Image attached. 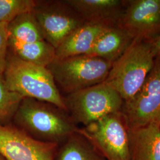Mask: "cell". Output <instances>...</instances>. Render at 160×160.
Returning a JSON list of instances; mask_svg holds the SVG:
<instances>
[{"instance_id": "1", "label": "cell", "mask_w": 160, "mask_h": 160, "mask_svg": "<svg viewBox=\"0 0 160 160\" xmlns=\"http://www.w3.org/2000/svg\"><path fill=\"white\" fill-rule=\"evenodd\" d=\"M13 119L17 127L46 142L59 145L81 131L68 112L51 103L32 98H23Z\"/></svg>"}, {"instance_id": "2", "label": "cell", "mask_w": 160, "mask_h": 160, "mask_svg": "<svg viewBox=\"0 0 160 160\" xmlns=\"http://www.w3.org/2000/svg\"><path fill=\"white\" fill-rule=\"evenodd\" d=\"M3 76L12 92L51 103L67 112L65 98L48 68L24 61L8 50Z\"/></svg>"}, {"instance_id": "3", "label": "cell", "mask_w": 160, "mask_h": 160, "mask_svg": "<svg viewBox=\"0 0 160 160\" xmlns=\"http://www.w3.org/2000/svg\"><path fill=\"white\" fill-rule=\"evenodd\" d=\"M156 55L147 40L135 39L126 51L113 63L104 81L120 94L123 103L139 92L154 65Z\"/></svg>"}, {"instance_id": "4", "label": "cell", "mask_w": 160, "mask_h": 160, "mask_svg": "<svg viewBox=\"0 0 160 160\" xmlns=\"http://www.w3.org/2000/svg\"><path fill=\"white\" fill-rule=\"evenodd\" d=\"M113 63L82 55L56 58L47 67L56 84L68 94L101 83L108 78Z\"/></svg>"}, {"instance_id": "5", "label": "cell", "mask_w": 160, "mask_h": 160, "mask_svg": "<svg viewBox=\"0 0 160 160\" xmlns=\"http://www.w3.org/2000/svg\"><path fill=\"white\" fill-rule=\"evenodd\" d=\"M67 112L76 124L88 126L103 117L122 110L123 100L106 81L68 94Z\"/></svg>"}, {"instance_id": "6", "label": "cell", "mask_w": 160, "mask_h": 160, "mask_svg": "<svg viewBox=\"0 0 160 160\" xmlns=\"http://www.w3.org/2000/svg\"><path fill=\"white\" fill-rule=\"evenodd\" d=\"M107 160H131L129 128L122 111L108 114L81 129Z\"/></svg>"}, {"instance_id": "7", "label": "cell", "mask_w": 160, "mask_h": 160, "mask_svg": "<svg viewBox=\"0 0 160 160\" xmlns=\"http://www.w3.org/2000/svg\"><path fill=\"white\" fill-rule=\"evenodd\" d=\"M32 12L44 39L55 49L86 23L65 1H37Z\"/></svg>"}, {"instance_id": "8", "label": "cell", "mask_w": 160, "mask_h": 160, "mask_svg": "<svg viewBox=\"0 0 160 160\" xmlns=\"http://www.w3.org/2000/svg\"><path fill=\"white\" fill-rule=\"evenodd\" d=\"M130 129L160 122V57L135 96L122 109Z\"/></svg>"}, {"instance_id": "9", "label": "cell", "mask_w": 160, "mask_h": 160, "mask_svg": "<svg viewBox=\"0 0 160 160\" xmlns=\"http://www.w3.org/2000/svg\"><path fill=\"white\" fill-rule=\"evenodd\" d=\"M58 147L38 140L17 126L0 124V155L5 160H56Z\"/></svg>"}, {"instance_id": "10", "label": "cell", "mask_w": 160, "mask_h": 160, "mask_svg": "<svg viewBox=\"0 0 160 160\" xmlns=\"http://www.w3.org/2000/svg\"><path fill=\"white\" fill-rule=\"evenodd\" d=\"M135 39L149 40L160 35V0L128 1L117 24Z\"/></svg>"}, {"instance_id": "11", "label": "cell", "mask_w": 160, "mask_h": 160, "mask_svg": "<svg viewBox=\"0 0 160 160\" xmlns=\"http://www.w3.org/2000/svg\"><path fill=\"white\" fill-rule=\"evenodd\" d=\"M86 23L117 26L124 10L126 1L65 0Z\"/></svg>"}, {"instance_id": "12", "label": "cell", "mask_w": 160, "mask_h": 160, "mask_svg": "<svg viewBox=\"0 0 160 160\" xmlns=\"http://www.w3.org/2000/svg\"><path fill=\"white\" fill-rule=\"evenodd\" d=\"M135 39L118 26H108L98 36L88 55L113 63L123 55Z\"/></svg>"}, {"instance_id": "13", "label": "cell", "mask_w": 160, "mask_h": 160, "mask_svg": "<svg viewBox=\"0 0 160 160\" xmlns=\"http://www.w3.org/2000/svg\"><path fill=\"white\" fill-rule=\"evenodd\" d=\"M131 160H160V122L129 129Z\"/></svg>"}, {"instance_id": "14", "label": "cell", "mask_w": 160, "mask_h": 160, "mask_svg": "<svg viewBox=\"0 0 160 160\" xmlns=\"http://www.w3.org/2000/svg\"><path fill=\"white\" fill-rule=\"evenodd\" d=\"M108 26L99 23L83 24L56 49V58L87 55L92 49L98 36Z\"/></svg>"}, {"instance_id": "15", "label": "cell", "mask_w": 160, "mask_h": 160, "mask_svg": "<svg viewBox=\"0 0 160 160\" xmlns=\"http://www.w3.org/2000/svg\"><path fill=\"white\" fill-rule=\"evenodd\" d=\"M56 160H107L82 133L71 135L58 147Z\"/></svg>"}, {"instance_id": "16", "label": "cell", "mask_w": 160, "mask_h": 160, "mask_svg": "<svg viewBox=\"0 0 160 160\" xmlns=\"http://www.w3.org/2000/svg\"><path fill=\"white\" fill-rule=\"evenodd\" d=\"M8 50L23 61L48 67L56 58V49L46 40L22 43L8 40Z\"/></svg>"}, {"instance_id": "17", "label": "cell", "mask_w": 160, "mask_h": 160, "mask_svg": "<svg viewBox=\"0 0 160 160\" xmlns=\"http://www.w3.org/2000/svg\"><path fill=\"white\" fill-rule=\"evenodd\" d=\"M8 40L22 43L45 40L39 24L32 12L16 17L8 25Z\"/></svg>"}, {"instance_id": "18", "label": "cell", "mask_w": 160, "mask_h": 160, "mask_svg": "<svg viewBox=\"0 0 160 160\" xmlns=\"http://www.w3.org/2000/svg\"><path fill=\"white\" fill-rule=\"evenodd\" d=\"M24 97L10 90L3 75L0 76V124L4 125L13 118Z\"/></svg>"}, {"instance_id": "19", "label": "cell", "mask_w": 160, "mask_h": 160, "mask_svg": "<svg viewBox=\"0 0 160 160\" xmlns=\"http://www.w3.org/2000/svg\"><path fill=\"white\" fill-rule=\"evenodd\" d=\"M34 0H0V23H9L18 16L32 12L36 5Z\"/></svg>"}, {"instance_id": "20", "label": "cell", "mask_w": 160, "mask_h": 160, "mask_svg": "<svg viewBox=\"0 0 160 160\" xmlns=\"http://www.w3.org/2000/svg\"><path fill=\"white\" fill-rule=\"evenodd\" d=\"M8 23H0V76L4 74L8 52Z\"/></svg>"}, {"instance_id": "21", "label": "cell", "mask_w": 160, "mask_h": 160, "mask_svg": "<svg viewBox=\"0 0 160 160\" xmlns=\"http://www.w3.org/2000/svg\"><path fill=\"white\" fill-rule=\"evenodd\" d=\"M147 40L148 42L151 47L152 48V49L154 52L156 57H160V35Z\"/></svg>"}, {"instance_id": "22", "label": "cell", "mask_w": 160, "mask_h": 160, "mask_svg": "<svg viewBox=\"0 0 160 160\" xmlns=\"http://www.w3.org/2000/svg\"><path fill=\"white\" fill-rule=\"evenodd\" d=\"M0 160H4V158H2V157H1V155H0Z\"/></svg>"}]
</instances>
